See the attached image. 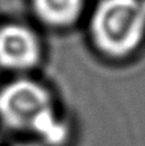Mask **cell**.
I'll list each match as a JSON object with an SVG mask.
<instances>
[{
  "instance_id": "6da1fadb",
  "label": "cell",
  "mask_w": 145,
  "mask_h": 146,
  "mask_svg": "<svg viewBox=\"0 0 145 146\" xmlns=\"http://www.w3.org/2000/svg\"><path fill=\"white\" fill-rule=\"evenodd\" d=\"M0 123L14 133L33 135L48 146L62 145L69 133L57 114L51 91L23 76L0 87Z\"/></svg>"
},
{
  "instance_id": "7a4b0ae2",
  "label": "cell",
  "mask_w": 145,
  "mask_h": 146,
  "mask_svg": "<svg viewBox=\"0 0 145 146\" xmlns=\"http://www.w3.org/2000/svg\"><path fill=\"white\" fill-rule=\"evenodd\" d=\"M87 33L102 56L126 60L145 41V0H98Z\"/></svg>"
},
{
  "instance_id": "3957f363",
  "label": "cell",
  "mask_w": 145,
  "mask_h": 146,
  "mask_svg": "<svg viewBox=\"0 0 145 146\" xmlns=\"http://www.w3.org/2000/svg\"><path fill=\"white\" fill-rule=\"evenodd\" d=\"M44 59V45L32 27L18 22L0 25V69L25 74Z\"/></svg>"
},
{
  "instance_id": "277c9868",
  "label": "cell",
  "mask_w": 145,
  "mask_h": 146,
  "mask_svg": "<svg viewBox=\"0 0 145 146\" xmlns=\"http://www.w3.org/2000/svg\"><path fill=\"white\" fill-rule=\"evenodd\" d=\"M31 13L50 30H68L81 21L86 0H30Z\"/></svg>"
},
{
  "instance_id": "5b68a950",
  "label": "cell",
  "mask_w": 145,
  "mask_h": 146,
  "mask_svg": "<svg viewBox=\"0 0 145 146\" xmlns=\"http://www.w3.org/2000/svg\"><path fill=\"white\" fill-rule=\"evenodd\" d=\"M18 146H36V145H32V144H31V145H25V144H23V145H18Z\"/></svg>"
}]
</instances>
